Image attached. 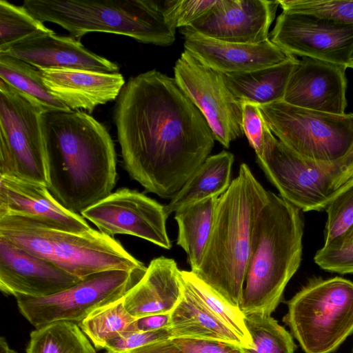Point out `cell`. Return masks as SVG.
I'll return each instance as SVG.
<instances>
[{
  "label": "cell",
  "instance_id": "cell-1",
  "mask_svg": "<svg viewBox=\"0 0 353 353\" xmlns=\"http://www.w3.org/2000/svg\"><path fill=\"white\" fill-rule=\"evenodd\" d=\"M117 99L125 170L147 192L171 199L209 157L210 125L174 78L154 69L131 77Z\"/></svg>",
  "mask_w": 353,
  "mask_h": 353
},
{
  "label": "cell",
  "instance_id": "cell-2",
  "mask_svg": "<svg viewBox=\"0 0 353 353\" xmlns=\"http://www.w3.org/2000/svg\"><path fill=\"white\" fill-rule=\"evenodd\" d=\"M48 188L65 208L77 213L112 193L117 154L107 128L85 112L41 116Z\"/></svg>",
  "mask_w": 353,
  "mask_h": 353
},
{
  "label": "cell",
  "instance_id": "cell-3",
  "mask_svg": "<svg viewBox=\"0 0 353 353\" xmlns=\"http://www.w3.org/2000/svg\"><path fill=\"white\" fill-rule=\"evenodd\" d=\"M268 200L246 163L219 198L199 270L193 272L229 304L241 306L256 224Z\"/></svg>",
  "mask_w": 353,
  "mask_h": 353
},
{
  "label": "cell",
  "instance_id": "cell-4",
  "mask_svg": "<svg viewBox=\"0 0 353 353\" xmlns=\"http://www.w3.org/2000/svg\"><path fill=\"white\" fill-rule=\"evenodd\" d=\"M298 208L268 190L256 224L241 310L271 316L296 273L302 256L303 226Z\"/></svg>",
  "mask_w": 353,
  "mask_h": 353
},
{
  "label": "cell",
  "instance_id": "cell-5",
  "mask_svg": "<svg viewBox=\"0 0 353 353\" xmlns=\"http://www.w3.org/2000/svg\"><path fill=\"white\" fill-rule=\"evenodd\" d=\"M23 6L40 21L56 23L77 39L99 32L161 46L175 40L176 26L165 1L25 0Z\"/></svg>",
  "mask_w": 353,
  "mask_h": 353
},
{
  "label": "cell",
  "instance_id": "cell-6",
  "mask_svg": "<svg viewBox=\"0 0 353 353\" xmlns=\"http://www.w3.org/2000/svg\"><path fill=\"white\" fill-rule=\"evenodd\" d=\"M0 237L81 280L109 270L146 268L113 236L92 228L70 232L29 217L6 214L0 216Z\"/></svg>",
  "mask_w": 353,
  "mask_h": 353
},
{
  "label": "cell",
  "instance_id": "cell-7",
  "mask_svg": "<svg viewBox=\"0 0 353 353\" xmlns=\"http://www.w3.org/2000/svg\"><path fill=\"white\" fill-rule=\"evenodd\" d=\"M256 156L281 196L304 212L325 210L353 185V146L345 157L333 162L307 161L276 139L267 125L262 150Z\"/></svg>",
  "mask_w": 353,
  "mask_h": 353
},
{
  "label": "cell",
  "instance_id": "cell-8",
  "mask_svg": "<svg viewBox=\"0 0 353 353\" xmlns=\"http://www.w3.org/2000/svg\"><path fill=\"white\" fill-rule=\"evenodd\" d=\"M283 321L304 353H332L353 334V283L310 281L288 302Z\"/></svg>",
  "mask_w": 353,
  "mask_h": 353
},
{
  "label": "cell",
  "instance_id": "cell-9",
  "mask_svg": "<svg viewBox=\"0 0 353 353\" xmlns=\"http://www.w3.org/2000/svg\"><path fill=\"white\" fill-rule=\"evenodd\" d=\"M259 107L272 133L303 159L333 162L353 146L352 114L319 112L283 101Z\"/></svg>",
  "mask_w": 353,
  "mask_h": 353
},
{
  "label": "cell",
  "instance_id": "cell-10",
  "mask_svg": "<svg viewBox=\"0 0 353 353\" xmlns=\"http://www.w3.org/2000/svg\"><path fill=\"white\" fill-rule=\"evenodd\" d=\"M146 270L99 272L49 296L15 298L19 312L35 328L58 321L79 324L94 311L123 298Z\"/></svg>",
  "mask_w": 353,
  "mask_h": 353
},
{
  "label": "cell",
  "instance_id": "cell-11",
  "mask_svg": "<svg viewBox=\"0 0 353 353\" xmlns=\"http://www.w3.org/2000/svg\"><path fill=\"white\" fill-rule=\"evenodd\" d=\"M42 113L39 107L0 80V175L48 187Z\"/></svg>",
  "mask_w": 353,
  "mask_h": 353
},
{
  "label": "cell",
  "instance_id": "cell-12",
  "mask_svg": "<svg viewBox=\"0 0 353 353\" xmlns=\"http://www.w3.org/2000/svg\"><path fill=\"white\" fill-rule=\"evenodd\" d=\"M174 72L177 84L202 113L215 140L228 148L244 134L242 103L228 88L222 74L185 50L176 61Z\"/></svg>",
  "mask_w": 353,
  "mask_h": 353
},
{
  "label": "cell",
  "instance_id": "cell-13",
  "mask_svg": "<svg viewBox=\"0 0 353 353\" xmlns=\"http://www.w3.org/2000/svg\"><path fill=\"white\" fill-rule=\"evenodd\" d=\"M270 39L291 55L350 68L353 59V24L283 11Z\"/></svg>",
  "mask_w": 353,
  "mask_h": 353
},
{
  "label": "cell",
  "instance_id": "cell-14",
  "mask_svg": "<svg viewBox=\"0 0 353 353\" xmlns=\"http://www.w3.org/2000/svg\"><path fill=\"white\" fill-rule=\"evenodd\" d=\"M81 214L109 236L128 234L166 250L172 247L164 205L136 190L119 189Z\"/></svg>",
  "mask_w": 353,
  "mask_h": 353
},
{
  "label": "cell",
  "instance_id": "cell-15",
  "mask_svg": "<svg viewBox=\"0 0 353 353\" xmlns=\"http://www.w3.org/2000/svg\"><path fill=\"white\" fill-rule=\"evenodd\" d=\"M279 5L278 0H217L208 13L180 32L225 42L259 43L270 39Z\"/></svg>",
  "mask_w": 353,
  "mask_h": 353
},
{
  "label": "cell",
  "instance_id": "cell-16",
  "mask_svg": "<svg viewBox=\"0 0 353 353\" xmlns=\"http://www.w3.org/2000/svg\"><path fill=\"white\" fill-rule=\"evenodd\" d=\"M81 280L0 237V289L4 294L42 298Z\"/></svg>",
  "mask_w": 353,
  "mask_h": 353
},
{
  "label": "cell",
  "instance_id": "cell-17",
  "mask_svg": "<svg viewBox=\"0 0 353 353\" xmlns=\"http://www.w3.org/2000/svg\"><path fill=\"white\" fill-rule=\"evenodd\" d=\"M347 68L343 65L303 57L290 77L283 101L305 109L345 114Z\"/></svg>",
  "mask_w": 353,
  "mask_h": 353
},
{
  "label": "cell",
  "instance_id": "cell-18",
  "mask_svg": "<svg viewBox=\"0 0 353 353\" xmlns=\"http://www.w3.org/2000/svg\"><path fill=\"white\" fill-rule=\"evenodd\" d=\"M6 214L29 217L70 232H83L91 228L82 216L62 205L47 186L0 175V216Z\"/></svg>",
  "mask_w": 353,
  "mask_h": 353
},
{
  "label": "cell",
  "instance_id": "cell-19",
  "mask_svg": "<svg viewBox=\"0 0 353 353\" xmlns=\"http://www.w3.org/2000/svg\"><path fill=\"white\" fill-rule=\"evenodd\" d=\"M183 36L185 50L221 74L250 72L295 57L270 39L259 43H239L218 41L195 33Z\"/></svg>",
  "mask_w": 353,
  "mask_h": 353
},
{
  "label": "cell",
  "instance_id": "cell-20",
  "mask_svg": "<svg viewBox=\"0 0 353 353\" xmlns=\"http://www.w3.org/2000/svg\"><path fill=\"white\" fill-rule=\"evenodd\" d=\"M0 54L21 59L39 70L77 69L103 72H119V70L116 63L93 53L79 39L54 32L23 40Z\"/></svg>",
  "mask_w": 353,
  "mask_h": 353
},
{
  "label": "cell",
  "instance_id": "cell-21",
  "mask_svg": "<svg viewBox=\"0 0 353 353\" xmlns=\"http://www.w3.org/2000/svg\"><path fill=\"white\" fill-rule=\"evenodd\" d=\"M45 85L71 110L92 112L118 98L125 85L119 72L77 69L39 70Z\"/></svg>",
  "mask_w": 353,
  "mask_h": 353
},
{
  "label": "cell",
  "instance_id": "cell-22",
  "mask_svg": "<svg viewBox=\"0 0 353 353\" xmlns=\"http://www.w3.org/2000/svg\"><path fill=\"white\" fill-rule=\"evenodd\" d=\"M183 289L181 270L176 261L162 256L150 261L143 276L123 297V303L137 319L170 314Z\"/></svg>",
  "mask_w": 353,
  "mask_h": 353
},
{
  "label": "cell",
  "instance_id": "cell-23",
  "mask_svg": "<svg viewBox=\"0 0 353 353\" xmlns=\"http://www.w3.org/2000/svg\"><path fill=\"white\" fill-rule=\"evenodd\" d=\"M183 285L181 297L170 312L168 329L171 339L221 341L245 347L239 336L212 314L183 283Z\"/></svg>",
  "mask_w": 353,
  "mask_h": 353
},
{
  "label": "cell",
  "instance_id": "cell-24",
  "mask_svg": "<svg viewBox=\"0 0 353 353\" xmlns=\"http://www.w3.org/2000/svg\"><path fill=\"white\" fill-rule=\"evenodd\" d=\"M299 60L294 57L275 65L235 74H222L234 97L257 105L283 101L290 77Z\"/></svg>",
  "mask_w": 353,
  "mask_h": 353
},
{
  "label": "cell",
  "instance_id": "cell-25",
  "mask_svg": "<svg viewBox=\"0 0 353 353\" xmlns=\"http://www.w3.org/2000/svg\"><path fill=\"white\" fill-rule=\"evenodd\" d=\"M234 155L223 150L209 156L164 205L168 216L185 205L223 194L231 183Z\"/></svg>",
  "mask_w": 353,
  "mask_h": 353
},
{
  "label": "cell",
  "instance_id": "cell-26",
  "mask_svg": "<svg viewBox=\"0 0 353 353\" xmlns=\"http://www.w3.org/2000/svg\"><path fill=\"white\" fill-rule=\"evenodd\" d=\"M219 197L185 205L174 212L178 225L176 244L186 252L192 272H196L201 265L211 234Z\"/></svg>",
  "mask_w": 353,
  "mask_h": 353
},
{
  "label": "cell",
  "instance_id": "cell-27",
  "mask_svg": "<svg viewBox=\"0 0 353 353\" xmlns=\"http://www.w3.org/2000/svg\"><path fill=\"white\" fill-rule=\"evenodd\" d=\"M0 80L14 88L43 112L71 111L45 85L39 70L21 59L0 54Z\"/></svg>",
  "mask_w": 353,
  "mask_h": 353
},
{
  "label": "cell",
  "instance_id": "cell-28",
  "mask_svg": "<svg viewBox=\"0 0 353 353\" xmlns=\"http://www.w3.org/2000/svg\"><path fill=\"white\" fill-rule=\"evenodd\" d=\"M26 353L97 352L79 325L58 321L32 331Z\"/></svg>",
  "mask_w": 353,
  "mask_h": 353
},
{
  "label": "cell",
  "instance_id": "cell-29",
  "mask_svg": "<svg viewBox=\"0 0 353 353\" xmlns=\"http://www.w3.org/2000/svg\"><path fill=\"white\" fill-rule=\"evenodd\" d=\"M136 320L122 298L94 311L79 325L95 348L104 349L110 341L137 332Z\"/></svg>",
  "mask_w": 353,
  "mask_h": 353
},
{
  "label": "cell",
  "instance_id": "cell-30",
  "mask_svg": "<svg viewBox=\"0 0 353 353\" xmlns=\"http://www.w3.org/2000/svg\"><path fill=\"white\" fill-rule=\"evenodd\" d=\"M181 277L184 285L206 308L239 336L245 348L250 347L252 339L241 309L229 304L192 271L181 270Z\"/></svg>",
  "mask_w": 353,
  "mask_h": 353
},
{
  "label": "cell",
  "instance_id": "cell-31",
  "mask_svg": "<svg viewBox=\"0 0 353 353\" xmlns=\"http://www.w3.org/2000/svg\"><path fill=\"white\" fill-rule=\"evenodd\" d=\"M245 322L252 339L248 353H294L296 345L293 336L269 315L249 314Z\"/></svg>",
  "mask_w": 353,
  "mask_h": 353
},
{
  "label": "cell",
  "instance_id": "cell-32",
  "mask_svg": "<svg viewBox=\"0 0 353 353\" xmlns=\"http://www.w3.org/2000/svg\"><path fill=\"white\" fill-rule=\"evenodd\" d=\"M52 32L23 6L0 1V52L23 40Z\"/></svg>",
  "mask_w": 353,
  "mask_h": 353
},
{
  "label": "cell",
  "instance_id": "cell-33",
  "mask_svg": "<svg viewBox=\"0 0 353 353\" xmlns=\"http://www.w3.org/2000/svg\"><path fill=\"white\" fill-rule=\"evenodd\" d=\"M283 11L353 24V0H278Z\"/></svg>",
  "mask_w": 353,
  "mask_h": 353
},
{
  "label": "cell",
  "instance_id": "cell-34",
  "mask_svg": "<svg viewBox=\"0 0 353 353\" xmlns=\"http://www.w3.org/2000/svg\"><path fill=\"white\" fill-rule=\"evenodd\" d=\"M325 210L327 220L323 247L336 243L353 225V185L336 196Z\"/></svg>",
  "mask_w": 353,
  "mask_h": 353
},
{
  "label": "cell",
  "instance_id": "cell-35",
  "mask_svg": "<svg viewBox=\"0 0 353 353\" xmlns=\"http://www.w3.org/2000/svg\"><path fill=\"white\" fill-rule=\"evenodd\" d=\"M322 269L340 274L353 273V241L335 248L322 247L314 257Z\"/></svg>",
  "mask_w": 353,
  "mask_h": 353
},
{
  "label": "cell",
  "instance_id": "cell-36",
  "mask_svg": "<svg viewBox=\"0 0 353 353\" xmlns=\"http://www.w3.org/2000/svg\"><path fill=\"white\" fill-rule=\"evenodd\" d=\"M217 0H168V7L176 28L192 25L208 13Z\"/></svg>",
  "mask_w": 353,
  "mask_h": 353
},
{
  "label": "cell",
  "instance_id": "cell-37",
  "mask_svg": "<svg viewBox=\"0 0 353 353\" xmlns=\"http://www.w3.org/2000/svg\"><path fill=\"white\" fill-rule=\"evenodd\" d=\"M170 339L171 334L168 327L154 331L135 332L110 341L104 349L114 353H128L134 349Z\"/></svg>",
  "mask_w": 353,
  "mask_h": 353
},
{
  "label": "cell",
  "instance_id": "cell-38",
  "mask_svg": "<svg viewBox=\"0 0 353 353\" xmlns=\"http://www.w3.org/2000/svg\"><path fill=\"white\" fill-rule=\"evenodd\" d=\"M241 103L243 133L256 154L262 150L264 132L267 124L259 105L250 102H243Z\"/></svg>",
  "mask_w": 353,
  "mask_h": 353
},
{
  "label": "cell",
  "instance_id": "cell-39",
  "mask_svg": "<svg viewBox=\"0 0 353 353\" xmlns=\"http://www.w3.org/2000/svg\"><path fill=\"white\" fill-rule=\"evenodd\" d=\"M170 339L182 353H248L245 347L225 341L185 338Z\"/></svg>",
  "mask_w": 353,
  "mask_h": 353
},
{
  "label": "cell",
  "instance_id": "cell-40",
  "mask_svg": "<svg viewBox=\"0 0 353 353\" xmlns=\"http://www.w3.org/2000/svg\"><path fill=\"white\" fill-rule=\"evenodd\" d=\"M170 314H153L138 318L136 320L137 332H148L169 327Z\"/></svg>",
  "mask_w": 353,
  "mask_h": 353
},
{
  "label": "cell",
  "instance_id": "cell-41",
  "mask_svg": "<svg viewBox=\"0 0 353 353\" xmlns=\"http://www.w3.org/2000/svg\"><path fill=\"white\" fill-rule=\"evenodd\" d=\"M128 353H182L171 339L156 342Z\"/></svg>",
  "mask_w": 353,
  "mask_h": 353
},
{
  "label": "cell",
  "instance_id": "cell-42",
  "mask_svg": "<svg viewBox=\"0 0 353 353\" xmlns=\"http://www.w3.org/2000/svg\"><path fill=\"white\" fill-rule=\"evenodd\" d=\"M353 241V225L350 228V230L345 234V235L341 238L339 241H337L334 244L324 247V248H335L341 246L343 244L352 242Z\"/></svg>",
  "mask_w": 353,
  "mask_h": 353
},
{
  "label": "cell",
  "instance_id": "cell-43",
  "mask_svg": "<svg viewBox=\"0 0 353 353\" xmlns=\"http://www.w3.org/2000/svg\"><path fill=\"white\" fill-rule=\"evenodd\" d=\"M0 353H17L8 345L5 337L0 339Z\"/></svg>",
  "mask_w": 353,
  "mask_h": 353
},
{
  "label": "cell",
  "instance_id": "cell-44",
  "mask_svg": "<svg viewBox=\"0 0 353 353\" xmlns=\"http://www.w3.org/2000/svg\"><path fill=\"white\" fill-rule=\"evenodd\" d=\"M350 68H353V59L352 61Z\"/></svg>",
  "mask_w": 353,
  "mask_h": 353
},
{
  "label": "cell",
  "instance_id": "cell-45",
  "mask_svg": "<svg viewBox=\"0 0 353 353\" xmlns=\"http://www.w3.org/2000/svg\"><path fill=\"white\" fill-rule=\"evenodd\" d=\"M107 353H114V352H108Z\"/></svg>",
  "mask_w": 353,
  "mask_h": 353
}]
</instances>
